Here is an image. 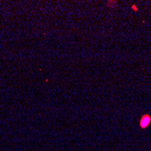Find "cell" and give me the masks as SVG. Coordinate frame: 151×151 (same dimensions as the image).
<instances>
[{
	"label": "cell",
	"mask_w": 151,
	"mask_h": 151,
	"mask_svg": "<svg viewBox=\"0 0 151 151\" xmlns=\"http://www.w3.org/2000/svg\"><path fill=\"white\" fill-rule=\"evenodd\" d=\"M150 121H151V117H150L148 114H146V115H144V116L141 118V119H140V122H139L140 127H141L142 129H144V128H147V127L148 126V124L150 123Z\"/></svg>",
	"instance_id": "obj_1"
}]
</instances>
